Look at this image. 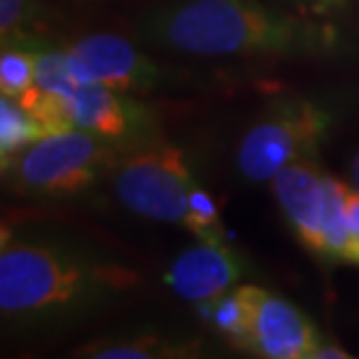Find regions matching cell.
Segmentation results:
<instances>
[{
  "label": "cell",
  "mask_w": 359,
  "mask_h": 359,
  "mask_svg": "<svg viewBox=\"0 0 359 359\" xmlns=\"http://www.w3.org/2000/svg\"><path fill=\"white\" fill-rule=\"evenodd\" d=\"M140 285V273L73 243L3 241L0 313L26 327L68 325Z\"/></svg>",
  "instance_id": "6da1fadb"
},
{
  "label": "cell",
  "mask_w": 359,
  "mask_h": 359,
  "mask_svg": "<svg viewBox=\"0 0 359 359\" xmlns=\"http://www.w3.org/2000/svg\"><path fill=\"white\" fill-rule=\"evenodd\" d=\"M138 40L191 56L311 54L329 31L259 0H175L142 14Z\"/></svg>",
  "instance_id": "7a4b0ae2"
},
{
  "label": "cell",
  "mask_w": 359,
  "mask_h": 359,
  "mask_svg": "<svg viewBox=\"0 0 359 359\" xmlns=\"http://www.w3.org/2000/svg\"><path fill=\"white\" fill-rule=\"evenodd\" d=\"M126 152L87 128L49 133L19 152L3 175L21 194L70 196L112 175Z\"/></svg>",
  "instance_id": "3957f363"
},
{
  "label": "cell",
  "mask_w": 359,
  "mask_h": 359,
  "mask_svg": "<svg viewBox=\"0 0 359 359\" xmlns=\"http://www.w3.org/2000/svg\"><path fill=\"white\" fill-rule=\"evenodd\" d=\"M329 124V112L313 100H278L241 138L238 173L248 182H269L290 163L318 152Z\"/></svg>",
  "instance_id": "277c9868"
},
{
  "label": "cell",
  "mask_w": 359,
  "mask_h": 359,
  "mask_svg": "<svg viewBox=\"0 0 359 359\" xmlns=\"http://www.w3.org/2000/svg\"><path fill=\"white\" fill-rule=\"evenodd\" d=\"M191 187L194 177L184 152L159 140L126 152L112 170V189L119 203L154 222L184 224Z\"/></svg>",
  "instance_id": "5b68a950"
},
{
  "label": "cell",
  "mask_w": 359,
  "mask_h": 359,
  "mask_svg": "<svg viewBox=\"0 0 359 359\" xmlns=\"http://www.w3.org/2000/svg\"><path fill=\"white\" fill-rule=\"evenodd\" d=\"M70 75L77 84H103L114 91H149L166 80L156 61L114 33L84 35L66 49Z\"/></svg>",
  "instance_id": "8992f818"
},
{
  "label": "cell",
  "mask_w": 359,
  "mask_h": 359,
  "mask_svg": "<svg viewBox=\"0 0 359 359\" xmlns=\"http://www.w3.org/2000/svg\"><path fill=\"white\" fill-rule=\"evenodd\" d=\"M68 100L77 128H87L124 152L159 140L154 112L131 93L107 89L103 84H77Z\"/></svg>",
  "instance_id": "52a82bcc"
},
{
  "label": "cell",
  "mask_w": 359,
  "mask_h": 359,
  "mask_svg": "<svg viewBox=\"0 0 359 359\" xmlns=\"http://www.w3.org/2000/svg\"><path fill=\"white\" fill-rule=\"evenodd\" d=\"M271 182L280 210L301 248L318 259H325L322 217L327 198V170L313 156H306L283 168Z\"/></svg>",
  "instance_id": "ba28073f"
},
{
  "label": "cell",
  "mask_w": 359,
  "mask_h": 359,
  "mask_svg": "<svg viewBox=\"0 0 359 359\" xmlns=\"http://www.w3.org/2000/svg\"><path fill=\"white\" fill-rule=\"evenodd\" d=\"M245 262L226 243H203L184 250L166 271V285L191 304L217 299L238 285Z\"/></svg>",
  "instance_id": "9c48e42d"
},
{
  "label": "cell",
  "mask_w": 359,
  "mask_h": 359,
  "mask_svg": "<svg viewBox=\"0 0 359 359\" xmlns=\"http://www.w3.org/2000/svg\"><path fill=\"white\" fill-rule=\"evenodd\" d=\"M322 336L292 301L264 292L255 320V355L266 359H313Z\"/></svg>",
  "instance_id": "30bf717a"
},
{
  "label": "cell",
  "mask_w": 359,
  "mask_h": 359,
  "mask_svg": "<svg viewBox=\"0 0 359 359\" xmlns=\"http://www.w3.org/2000/svg\"><path fill=\"white\" fill-rule=\"evenodd\" d=\"M262 297V287L241 285L196 306L229 348L255 355V320Z\"/></svg>",
  "instance_id": "8fae6325"
},
{
  "label": "cell",
  "mask_w": 359,
  "mask_h": 359,
  "mask_svg": "<svg viewBox=\"0 0 359 359\" xmlns=\"http://www.w3.org/2000/svg\"><path fill=\"white\" fill-rule=\"evenodd\" d=\"M346 187L339 177L327 173L325 217H322V238H325V262L346 264L359 269V241L355 238L346 212Z\"/></svg>",
  "instance_id": "7c38bea8"
},
{
  "label": "cell",
  "mask_w": 359,
  "mask_h": 359,
  "mask_svg": "<svg viewBox=\"0 0 359 359\" xmlns=\"http://www.w3.org/2000/svg\"><path fill=\"white\" fill-rule=\"evenodd\" d=\"M77 357H96V359H168V357H189L194 355L191 343L170 341L161 334H135L124 339H105L93 341L80 348Z\"/></svg>",
  "instance_id": "4fadbf2b"
},
{
  "label": "cell",
  "mask_w": 359,
  "mask_h": 359,
  "mask_svg": "<svg viewBox=\"0 0 359 359\" xmlns=\"http://www.w3.org/2000/svg\"><path fill=\"white\" fill-rule=\"evenodd\" d=\"M49 135L28 110L19 105L17 98L3 96L0 100V161L3 168L10 166V161L19 152H24L35 140Z\"/></svg>",
  "instance_id": "5bb4252c"
},
{
  "label": "cell",
  "mask_w": 359,
  "mask_h": 359,
  "mask_svg": "<svg viewBox=\"0 0 359 359\" xmlns=\"http://www.w3.org/2000/svg\"><path fill=\"white\" fill-rule=\"evenodd\" d=\"M40 45L33 40L3 42L0 54V93L7 98H19L35 84V56Z\"/></svg>",
  "instance_id": "9a60e30c"
},
{
  "label": "cell",
  "mask_w": 359,
  "mask_h": 359,
  "mask_svg": "<svg viewBox=\"0 0 359 359\" xmlns=\"http://www.w3.org/2000/svg\"><path fill=\"white\" fill-rule=\"evenodd\" d=\"M19 105L28 110L35 117V121L45 128L47 133H61L68 128H77L73 121V112H70V100L63 93L42 89L33 84L31 89L24 91L17 98Z\"/></svg>",
  "instance_id": "2e32d148"
},
{
  "label": "cell",
  "mask_w": 359,
  "mask_h": 359,
  "mask_svg": "<svg viewBox=\"0 0 359 359\" xmlns=\"http://www.w3.org/2000/svg\"><path fill=\"white\" fill-rule=\"evenodd\" d=\"M184 226L203 243H224V229H222L219 208L215 198L203 187L194 182L189 191V210H187Z\"/></svg>",
  "instance_id": "e0dca14e"
},
{
  "label": "cell",
  "mask_w": 359,
  "mask_h": 359,
  "mask_svg": "<svg viewBox=\"0 0 359 359\" xmlns=\"http://www.w3.org/2000/svg\"><path fill=\"white\" fill-rule=\"evenodd\" d=\"M35 84L42 89L63 93V96H70L75 91L77 82L70 75L66 49H38V56H35Z\"/></svg>",
  "instance_id": "ac0fdd59"
},
{
  "label": "cell",
  "mask_w": 359,
  "mask_h": 359,
  "mask_svg": "<svg viewBox=\"0 0 359 359\" xmlns=\"http://www.w3.org/2000/svg\"><path fill=\"white\" fill-rule=\"evenodd\" d=\"M31 19L33 0H0V33H3V42L26 40V26Z\"/></svg>",
  "instance_id": "d6986e66"
},
{
  "label": "cell",
  "mask_w": 359,
  "mask_h": 359,
  "mask_svg": "<svg viewBox=\"0 0 359 359\" xmlns=\"http://www.w3.org/2000/svg\"><path fill=\"white\" fill-rule=\"evenodd\" d=\"M346 212L350 219V229H353L355 238L359 241V189L353 184L346 187Z\"/></svg>",
  "instance_id": "ffe728a7"
},
{
  "label": "cell",
  "mask_w": 359,
  "mask_h": 359,
  "mask_svg": "<svg viewBox=\"0 0 359 359\" xmlns=\"http://www.w3.org/2000/svg\"><path fill=\"white\" fill-rule=\"evenodd\" d=\"M348 350H343L341 346H336V343H327L322 341L320 348L315 350L313 359H348Z\"/></svg>",
  "instance_id": "44dd1931"
},
{
  "label": "cell",
  "mask_w": 359,
  "mask_h": 359,
  "mask_svg": "<svg viewBox=\"0 0 359 359\" xmlns=\"http://www.w3.org/2000/svg\"><path fill=\"white\" fill-rule=\"evenodd\" d=\"M350 180H353V187L359 189V152L353 156V161H350Z\"/></svg>",
  "instance_id": "7402d4cb"
}]
</instances>
